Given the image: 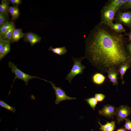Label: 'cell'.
Returning a JSON list of instances; mask_svg holds the SVG:
<instances>
[{
	"mask_svg": "<svg viewBox=\"0 0 131 131\" xmlns=\"http://www.w3.org/2000/svg\"><path fill=\"white\" fill-rule=\"evenodd\" d=\"M125 35L98 23L86 39L84 57L102 72L107 73L110 69L118 72L122 65L131 63L126 47L128 39Z\"/></svg>",
	"mask_w": 131,
	"mask_h": 131,
	"instance_id": "6da1fadb",
	"label": "cell"
},
{
	"mask_svg": "<svg viewBox=\"0 0 131 131\" xmlns=\"http://www.w3.org/2000/svg\"><path fill=\"white\" fill-rule=\"evenodd\" d=\"M85 58L82 57L79 58L74 57L72 58V60L74 61L73 65L65 78V79L67 80L70 83L72 80L76 75L82 74L85 67L82 64V62Z\"/></svg>",
	"mask_w": 131,
	"mask_h": 131,
	"instance_id": "7a4b0ae2",
	"label": "cell"
},
{
	"mask_svg": "<svg viewBox=\"0 0 131 131\" xmlns=\"http://www.w3.org/2000/svg\"><path fill=\"white\" fill-rule=\"evenodd\" d=\"M8 66L11 69L12 73H14L15 75L11 89L14 82L16 79L23 80L26 85L28 84L29 80L32 79L38 78L42 80L43 79L38 77L36 76L30 75L23 72L18 68L17 66L12 62H9Z\"/></svg>",
	"mask_w": 131,
	"mask_h": 131,
	"instance_id": "3957f363",
	"label": "cell"
},
{
	"mask_svg": "<svg viewBox=\"0 0 131 131\" xmlns=\"http://www.w3.org/2000/svg\"><path fill=\"white\" fill-rule=\"evenodd\" d=\"M117 12L113 9L104 6L100 10V20L99 23L110 26L113 23Z\"/></svg>",
	"mask_w": 131,
	"mask_h": 131,
	"instance_id": "277c9868",
	"label": "cell"
},
{
	"mask_svg": "<svg viewBox=\"0 0 131 131\" xmlns=\"http://www.w3.org/2000/svg\"><path fill=\"white\" fill-rule=\"evenodd\" d=\"M115 20V23H120L131 29V10L124 12L119 10L116 13Z\"/></svg>",
	"mask_w": 131,
	"mask_h": 131,
	"instance_id": "5b68a950",
	"label": "cell"
},
{
	"mask_svg": "<svg viewBox=\"0 0 131 131\" xmlns=\"http://www.w3.org/2000/svg\"><path fill=\"white\" fill-rule=\"evenodd\" d=\"M42 80L50 83L53 89L55 90L56 96L55 103L56 104L58 105L61 102L65 100H73L76 99V98L71 97L67 96L65 91L61 89L60 87H56L52 82L43 79Z\"/></svg>",
	"mask_w": 131,
	"mask_h": 131,
	"instance_id": "8992f818",
	"label": "cell"
},
{
	"mask_svg": "<svg viewBox=\"0 0 131 131\" xmlns=\"http://www.w3.org/2000/svg\"><path fill=\"white\" fill-rule=\"evenodd\" d=\"M131 113V108L127 105H123L115 108V115L116 123L118 124L129 116Z\"/></svg>",
	"mask_w": 131,
	"mask_h": 131,
	"instance_id": "52a82bcc",
	"label": "cell"
},
{
	"mask_svg": "<svg viewBox=\"0 0 131 131\" xmlns=\"http://www.w3.org/2000/svg\"><path fill=\"white\" fill-rule=\"evenodd\" d=\"M115 108L114 106L109 104L104 106L99 110L98 113L100 115L104 116L108 119H113L115 115Z\"/></svg>",
	"mask_w": 131,
	"mask_h": 131,
	"instance_id": "ba28073f",
	"label": "cell"
},
{
	"mask_svg": "<svg viewBox=\"0 0 131 131\" xmlns=\"http://www.w3.org/2000/svg\"><path fill=\"white\" fill-rule=\"evenodd\" d=\"M23 40L25 42H29L32 47L36 43L39 42L41 38L37 34L31 32L25 33Z\"/></svg>",
	"mask_w": 131,
	"mask_h": 131,
	"instance_id": "9c48e42d",
	"label": "cell"
},
{
	"mask_svg": "<svg viewBox=\"0 0 131 131\" xmlns=\"http://www.w3.org/2000/svg\"><path fill=\"white\" fill-rule=\"evenodd\" d=\"M128 0H109L105 3L104 6L111 8L116 11L120 10Z\"/></svg>",
	"mask_w": 131,
	"mask_h": 131,
	"instance_id": "30bf717a",
	"label": "cell"
},
{
	"mask_svg": "<svg viewBox=\"0 0 131 131\" xmlns=\"http://www.w3.org/2000/svg\"><path fill=\"white\" fill-rule=\"evenodd\" d=\"M25 34L22 32L21 29H15L11 38V44L18 42L20 39L24 37Z\"/></svg>",
	"mask_w": 131,
	"mask_h": 131,
	"instance_id": "8fae6325",
	"label": "cell"
},
{
	"mask_svg": "<svg viewBox=\"0 0 131 131\" xmlns=\"http://www.w3.org/2000/svg\"><path fill=\"white\" fill-rule=\"evenodd\" d=\"M98 123L100 126L99 129L102 131H113L115 128V121H112L110 122H107L104 125L101 124L98 120Z\"/></svg>",
	"mask_w": 131,
	"mask_h": 131,
	"instance_id": "7c38bea8",
	"label": "cell"
},
{
	"mask_svg": "<svg viewBox=\"0 0 131 131\" xmlns=\"http://www.w3.org/2000/svg\"><path fill=\"white\" fill-rule=\"evenodd\" d=\"M107 73L108 77L110 79L109 81L112 82L113 85L117 86V75L118 72L115 70L110 69L108 71Z\"/></svg>",
	"mask_w": 131,
	"mask_h": 131,
	"instance_id": "4fadbf2b",
	"label": "cell"
},
{
	"mask_svg": "<svg viewBox=\"0 0 131 131\" xmlns=\"http://www.w3.org/2000/svg\"><path fill=\"white\" fill-rule=\"evenodd\" d=\"M15 26L14 22L12 21H8L0 26V39L1 38L7 30Z\"/></svg>",
	"mask_w": 131,
	"mask_h": 131,
	"instance_id": "5bb4252c",
	"label": "cell"
},
{
	"mask_svg": "<svg viewBox=\"0 0 131 131\" xmlns=\"http://www.w3.org/2000/svg\"><path fill=\"white\" fill-rule=\"evenodd\" d=\"M8 12L12 17V20H15L18 19L20 14L17 5H13L9 7Z\"/></svg>",
	"mask_w": 131,
	"mask_h": 131,
	"instance_id": "9a60e30c",
	"label": "cell"
},
{
	"mask_svg": "<svg viewBox=\"0 0 131 131\" xmlns=\"http://www.w3.org/2000/svg\"><path fill=\"white\" fill-rule=\"evenodd\" d=\"M105 79V77L102 74L99 73H95L93 75L92 77L93 82L97 85L102 84Z\"/></svg>",
	"mask_w": 131,
	"mask_h": 131,
	"instance_id": "2e32d148",
	"label": "cell"
},
{
	"mask_svg": "<svg viewBox=\"0 0 131 131\" xmlns=\"http://www.w3.org/2000/svg\"><path fill=\"white\" fill-rule=\"evenodd\" d=\"M10 2L8 0H2L0 5V13L9 15L8 9Z\"/></svg>",
	"mask_w": 131,
	"mask_h": 131,
	"instance_id": "e0dca14e",
	"label": "cell"
},
{
	"mask_svg": "<svg viewBox=\"0 0 131 131\" xmlns=\"http://www.w3.org/2000/svg\"><path fill=\"white\" fill-rule=\"evenodd\" d=\"M48 50L51 51L54 54L59 56L66 54L67 52L66 47L64 46L54 48H53L52 46H50Z\"/></svg>",
	"mask_w": 131,
	"mask_h": 131,
	"instance_id": "ac0fdd59",
	"label": "cell"
},
{
	"mask_svg": "<svg viewBox=\"0 0 131 131\" xmlns=\"http://www.w3.org/2000/svg\"><path fill=\"white\" fill-rule=\"evenodd\" d=\"M10 42H8L0 49V59L1 60L11 50Z\"/></svg>",
	"mask_w": 131,
	"mask_h": 131,
	"instance_id": "d6986e66",
	"label": "cell"
},
{
	"mask_svg": "<svg viewBox=\"0 0 131 131\" xmlns=\"http://www.w3.org/2000/svg\"><path fill=\"white\" fill-rule=\"evenodd\" d=\"M109 26L112 29L115 31L119 33H124L126 34L127 33L126 30L123 26V25L119 23H114L111 24Z\"/></svg>",
	"mask_w": 131,
	"mask_h": 131,
	"instance_id": "ffe728a7",
	"label": "cell"
},
{
	"mask_svg": "<svg viewBox=\"0 0 131 131\" xmlns=\"http://www.w3.org/2000/svg\"><path fill=\"white\" fill-rule=\"evenodd\" d=\"M130 64L126 63L122 65L120 67L118 72L120 75V78L122 80V84H124V82L123 80V76L127 70L129 68L130 66Z\"/></svg>",
	"mask_w": 131,
	"mask_h": 131,
	"instance_id": "44dd1931",
	"label": "cell"
},
{
	"mask_svg": "<svg viewBox=\"0 0 131 131\" xmlns=\"http://www.w3.org/2000/svg\"><path fill=\"white\" fill-rule=\"evenodd\" d=\"M15 29V26L9 28L7 30L2 37L0 39L9 41L11 42V38L13 31Z\"/></svg>",
	"mask_w": 131,
	"mask_h": 131,
	"instance_id": "7402d4cb",
	"label": "cell"
},
{
	"mask_svg": "<svg viewBox=\"0 0 131 131\" xmlns=\"http://www.w3.org/2000/svg\"><path fill=\"white\" fill-rule=\"evenodd\" d=\"M0 106L12 113H14L16 111V109L15 107L10 106L3 100H0Z\"/></svg>",
	"mask_w": 131,
	"mask_h": 131,
	"instance_id": "603a6c76",
	"label": "cell"
},
{
	"mask_svg": "<svg viewBox=\"0 0 131 131\" xmlns=\"http://www.w3.org/2000/svg\"><path fill=\"white\" fill-rule=\"evenodd\" d=\"M84 100L86 101L90 105V107L93 110H95L98 102V101L95 97L90 98H88Z\"/></svg>",
	"mask_w": 131,
	"mask_h": 131,
	"instance_id": "cb8c5ba5",
	"label": "cell"
},
{
	"mask_svg": "<svg viewBox=\"0 0 131 131\" xmlns=\"http://www.w3.org/2000/svg\"><path fill=\"white\" fill-rule=\"evenodd\" d=\"M8 16L9 15L0 13V25L9 21Z\"/></svg>",
	"mask_w": 131,
	"mask_h": 131,
	"instance_id": "d4e9b609",
	"label": "cell"
},
{
	"mask_svg": "<svg viewBox=\"0 0 131 131\" xmlns=\"http://www.w3.org/2000/svg\"><path fill=\"white\" fill-rule=\"evenodd\" d=\"M125 122L124 127L126 130L131 131V121L128 118L125 119Z\"/></svg>",
	"mask_w": 131,
	"mask_h": 131,
	"instance_id": "484cf974",
	"label": "cell"
},
{
	"mask_svg": "<svg viewBox=\"0 0 131 131\" xmlns=\"http://www.w3.org/2000/svg\"><path fill=\"white\" fill-rule=\"evenodd\" d=\"M105 97V95L102 94L96 93L95 95V98L98 102L102 101Z\"/></svg>",
	"mask_w": 131,
	"mask_h": 131,
	"instance_id": "4316f807",
	"label": "cell"
},
{
	"mask_svg": "<svg viewBox=\"0 0 131 131\" xmlns=\"http://www.w3.org/2000/svg\"><path fill=\"white\" fill-rule=\"evenodd\" d=\"M131 8V0H128L120 10H126Z\"/></svg>",
	"mask_w": 131,
	"mask_h": 131,
	"instance_id": "83f0119b",
	"label": "cell"
},
{
	"mask_svg": "<svg viewBox=\"0 0 131 131\" xmlns=\"http://www.w3.org/2000/svg\"><path fill=\"white\" fill-rule=\"evenodd\" d=\"M10 3L13 4V5H17L20 4L21 3L22 1L21 0H10Z\"/></svg>",
	"mask_w": 131,
	"mask_h": 131,
	"instance_id": "f1b7e54d",
	"label": "cell"
},
{
	"mask_svg": "<svg viewBox=\"0 0 131 131\" xmlns=\"http://www.w3.org/2000/svg\"><path fill=\"white\" fill-rule=\"evenodd\" d=\"M8 42H10L9 41L4 40L2 39H0V49Z\"/></svg>",
	"mask_w": 131,
	"mask_h": 131,
	"instance_id": "f546056e",
	"label": "cell"
},
{
	"mask_svg": "<svg viewBox=\"0 0 131 131\" xmlns=\"http://www.w3.org/2000/svg\"><path fill=\"white\" fill-rule=\"evenodd\" d=\"M126 47L129 54L131 56V42L127 44Z\"/></svg>",
	"mask_w": 131,
	"mask_h": 131,
	"instance_id": "4dcf8cb0",
	"label": "cell"
},
{
	"mask_svg": "<svg viewBox=\"0 0 131 131\" xmlns=\"http://www.w3.org/2000/svg\"><path fill=\"white\" fill-rule=\"evenodd\" d=\"M125 35L128 36V41L130 42H131V29L130 30V31L129 33H126Z\"/></svg>",
	"mask_w": 131,
	"mask_h": 131,
	"instance_id": "1f68e13d",
	"label": "cell"
},
{
	"mask_svg": "<svg viewBox=\"0 0 131 131\" xmlns=\"http://www.w3.org/2000/svg\"><path fill=\"white\" fill-rule=\"evenodd\" d=\"M126 131V130L124 128H121L118 129L116 131Z\"/></svg>",
	"mask_w": 131,
	"mask_h": 131,
	"instance_id": "d6a6232c",
	"label": "cell"
}]
</instances>
